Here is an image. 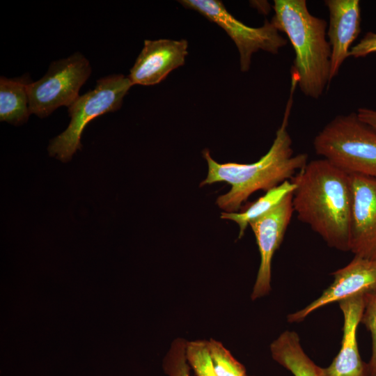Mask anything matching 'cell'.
Here are the masks:
<instances>
[{
    "label": "cell",
    "instance_id": "16",
    "mask_svg": "<svg viewBox=\"0 0 376 376\" xmlns=\"http://www.w3.org/2000/svg\"><path fill=\"white\" fill-rule=\"evenodd\" d=\"M295 189V184L290 180H286L267 191L264 195L250 203L245 210L236 212H223L221 214V218L231 220L239 226L238 238L240 239L244 235L246 228L252 221L274 208L285 196L292 193Z\"/></svg>",
    "mask_w": 376,
    "mask_h": 376
},
{
    "label": "cell",
    "instance_id": "22",
    "mask_svg": "<svg viewBox=\"0 0 376 376\" xmlns=\"http://www.w3.org/2000/svg\"><path fill=\"white\" fill-rule=\"evenodd\" d=\"M357 114L361 120L376 130V110L359 108Z\"/></svg>",
    "mask_w": 376,
    "mask_h": 376
},
{
    "label": "cell",
    "instance_id": "3",
    "mask_svg": "<svg viewBox=\"0 0 376 376\" xmlns=\"http://www.w3.org/2000/svg\"><path fill=\"white\" fill-rule=\"evenodd\" d=\"M271 22L290 41L295 58L292 72L306 96L320 98L331 81V47L327 22L312 15L305 0H275Z\"/></svg>",
    "mask_w": 376,
    "mask_h": 376
},
{
    "label": "cell",
    "instance_id": "23",
    "mask_svg": "<svg viewBox=\"0 0 376 376\" xmlns=\"http://www.w3.org/2000/svg\"><path fill=\"white\" fill-rule=\"evenodd\" d=\"M246 376H253V375H246Z\"/></svg>",
    "mask_w": 376,
    "mask_h": 376
},
{
    "label": "cell",
    "instance_id": "2",
    "mask_svg": "<svg viewBox=\"0 0 376 376\" xmlns=\"http://www.w3.org/2000/svg\"><path fill=\"white\" fill-rule=\"evenodd\" d=\"M285 115L275 139L267 152L251 164H220L203 151L208 171L200 186L225 182L231 186L228 192L219 196L216 204L225 212H236L242 204L254 192H265L286 180H290L308 162L306 153L294 154L292 141L288 132V123L292 106V88Z\"/></svg>",
    "mask_w": 376,
    "mask_h": 376
},
{
    "label": "cell",
    "instance_id": "8",
    "mask_svg": "<svg viewBox=\"0 0 376 376\" xmlns=\"http://www.w3.org/2000/svg\"><path fill=\"white\" fill-rule=\"evenodd\" d=\"M293 212L291 193L274 208L249 224L260 256V263L251 295L253 301L268 295L271 290L272 258L283 240Z\"/></svg>",
    "mask_w": 376,
    "mask_h": 376
},
{
    "label": "cell",
    "instance_id": "1",
    "mask_svg": "<svg viewBox=\"0 0 376 376\" xmlns=\"http://www.w3.org/2000/svg\"><path fill=\"white\" fill-rule=\"evenodd\" d=\"M290 181L295 185L292 206L297 219L329 246L349 251L352 202L350 175L321 158L308 162Z\"/></svg>",
    "mask_w": 376,
    "mask_h": 376
},
{
    "label": "cell",
    "instance_id": "4",
    "mask_svg": "<svg viewBox=\"0 0 376 376\" xmlns=\"http://www.w3.org/2000/svg\"><path fill=\"white\" fill-rule=\"evenodd\" d=\"M313 148L348 174L376 178V130L357 113L336 116L315 136Z\"/></svg>",
    "mask_w": 376,
    "mask_h": 376
},
{
    "label": "cell",
    "instance_id": "5",
    "mask_svg": "<svg viewBox=\"0 0 376 376\" xmlns=\"http://www.w3.org/2000/svg\"><path fill=\"white\" fill-rule=\"evenodd\" d=\"M132 86L130 78L123 75H109L97 80L93 90L79 96L69 107L70 123L51 141L49 154L62 162L69 161L81 148V136L86 125L100 115L119 109Z\"/></svg>",
    "mask_w": 376,
    "mask_h": 376
},
{
    "label": "cell",
    "instance_id": "12",
    "mask_svg": "<svg viewBox=\"0 0 376 376\" xmlns=\"http://www.w3.org/2000/svg\"><path fill=\"white\" fill-rule=\"evenodd\" d=\"M364 294L338 302L343 315L341 347L329 366L320 367L321 376H369L368 363L362 360L357 343V329L365 306Z\"/></svg>",
    "mask_w": 376,
    "mask_h": 376
},
{
    "label": "cell",
    "instance_id": "9",
    "mask_svg": "<svg viewBox=\"0 0 376 376\" xmlns=\"http://www.w3.org/2000/svg\"><path fill=\"white\" fill-rule=\"evenodd\" d=\"M332 283L322 295L302 309L289 314L290 323L301 322L315 311L345 299L376 292V259L354 256L345 266L331 273Z\"/></svg>",
    "mask_w": 376,
    "mask_h": 376
},
{
    "label": "cell",
    "instance_id": "13",
    "mask_svg": "<svg viewBox=\"0 0 376 376\" xmlns=\"http://www.w3.org/2000/svg\"><path fill=\"white\" fill-rule=\"evenodd\" d=\"M324 3L329 13L327 36L331 47V81L361 31V9L359 0H326Z\"/></svg>",
    "mask_w": 376,
    "mask_h": 376
},
{
    "label": "cell",
    "instance_id": "21",
    "mask_svg": "<svg viewBox=\"0 0 376 376\" xmlns=\"http://www.w3.org/2000/svg\"><path fill=\"white\" fill-rule=\"evenodd\" d=\"M372 53H376V33L369 31L357 44L351 47L349 56L357 58Z\"/></svg>",
    "mask_w": 376,
    "mask_h": 376
},
{
    "label": "cell",
    "instance_id": "7",
    "mask_svg": "<svg viewBox=\"0 0 376 376\" xmlns=\"http://www.w3.org/2000/svg\"><path fill=\"white\" fill-rule=\"evenodd\" d=\"M186 8L197 11L210 21L221 27L235 42L239 54L240 69L249 70L251 56L258 50L278 54L287 44L275 25L265 20L260 27H251L236 19L218 0H182Z\"/></svg>",
    "mask_w": 376,
    "mask_h": 376
},
{
    "label": "cell",
    "instance_id": "14",
    "mask_svg": "<svg viewBox=\"0 0 376 376\" xmlns=\"http://www.w3.org/2000/svg\"><path fill=\"white\" fill-rule=\"evenodd\" d=\"M272 359L293 376H321L317 366L302 348L297 332L286 330L269 346Z\"/></svg>",
    "mask_w": 376,
    "mask_h": 376
},
{
    "label": "cell",
    "instance_id": "20",
    "mask_svg": "<svg viewBox=\"0 0 376 376\" xmlns=\"http://www.w3.org/2000/svg\"><path fill=\"white\" fill-rule=\"evenodd\" d=\"M365 306L361 320L370 331L372 338V352L368 363L369 376H376V292L364 294Z\"/></svg>",
    "mask_w": 376,
    "mask_h": 376
},
{
    "label": "cell",
    "instance_id": "15",
    "mask_svg": "<svg viewBox=\"0 0 376 376\" xmlns=\"http://www.w3.org/2000/svg\"><path fill=\"white\" fill-rule=\"evenodd\" d=\"M24 77L0 79V120L18 125L25 123L31 114L29 109L27 85Z\"/></svg>",
    "mask_w": 376,
    "mask_h": 376
},
{
    "label": "cell",
    "instance_id": "6",
    "mask_svg": "<svg viewBox=\"0 0 376 376\" xmlns=\"http://www.w3.org/2000/svg\"><path fill=\"white\" fill-rule=\"evenodd\" d=\"M91 73L89 61L79 52L53 62L43 77L27 85L30 113L44 118L61 106L70 107Z\"/></svg>",
    "mask_w": 376,
    "mask_h": 376
},
{
    "label": "cell",
    "instance_id": "10",
    "mask_svg": "<svg viewBox=\"0 0 376 376\" xmlns=\"http://www.w3.org/2000/svg\"><path fill=\"white\" fill-rule=\"evenodd\" d=\"M352 202L350 251L376 259V178L350 174Z\"/></svg>",
    "mask_w": 376,
    "mask_h": 376
},
{
    "label": "cell",
    "instance_id": "17",
    "mask_svg": "<svg viewBox=\"0 0 376 376\" xmlns=\"http://www.w3.org/2000/svg\"><path fill=\"white\" fill-rule=\"evenodd\" d=\"M212 362L218 376H246L244 366L238 361L221 342L213 338L208 340Z\"/></svg>",
    "mask_w": 376,
    "mask_h": 376
},
{
    "label": "cell",
    "instance_id": "11",
    "mask_svg": "<svg viewBox=\"0 0 376 376\" xmlns=\"http://www.w3.org/2000/svg\"><path fill=\"white\" fill-rule=\"evenodd\" d=\"M187 54L186 40H146L128 77L133 85L159 84L171 72L184 65Z\"/></svg>",
    "mask_w": 376,
    "mask_h": 376
},
{
    "label": "cell",
    "instance_id": "19",
    "mask_svg": "<svg viewBox=\"0 0 376 376\" xmlns=\"http://www.w3.org/2000/svg\"><path fill=\"white\" fill-rule=\"evenodd\" d=\"M187 341L182 338L172 341L162 362V368L166 375L191 376V366L186 357Z\"/></svg>",
    "mask_w": 376,
    "mask_h": 376
},
{
    "label": "cell",
    "instance_id": "18",
    "mask_svg": "<svg viewBox=\"0 0 376 376\" xmlns=\"http://www.w3.org/2000/svg\"><path fill=\"white\" fill-rule=\"evenodd\" d=\"M186 357L196 376H218L208 349V340L187 341Z\"/></svg>",
    "mask_w": 376,
    "mask_h": 376
}]
</instances>
